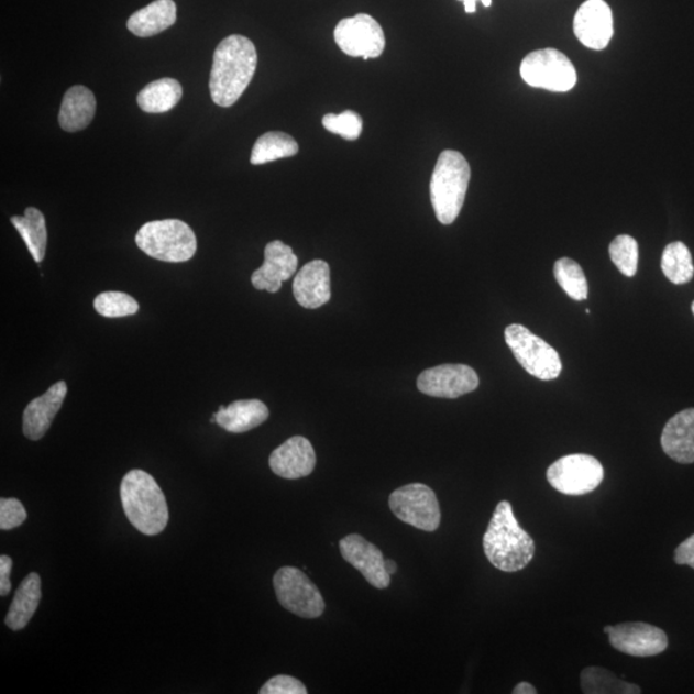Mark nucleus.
<instances>
[{
    "mask_svg": "<svg viewBox=\"0 0 694 694\" xmlns=\"http://www.w3.org/2000/svg\"><path fill=\"white\" fill-rule=\"evenodd\" d=\"M257 53L246 36L231 35L221 41L213 53L210 74V95L213 103L231 107L253 80Z\"/></svg>",
    "mask_w": 694,
    "mask_h": 694,
    "instance_id": "f257e3e1",
    "label": "nucleus"
},
{
    "mask_svg": "<svg viewBox=\"0 0 694 694\" xmlns=\"http://www.w3.org/2000/svg\"><path fill=\"white\" fill-rule=\"evenodd\" d=\"M486 559L495 569L516 572L525 569L536 554V543L517 522L507 500L495 508L483 539Z\"/></svg>",
    "mask_w": 694,
    "mask_h": 694,
    "instance_id": "f03ea898",
    "label": "nucleus"
},
{
    "mask_svg": "<svg viewBox=\"0 0 694 694\" xmlns=\"http://www.w3.org/2000/svg\"><path fill=\"white\" fill-rule=\"evenodd\" d=\"M128 520L144 536H158L169 522V507L162 487L147 472L129 471L120 486Z\"/></svg>",
    "mask_w": 694,
    "mask_h": 694,
    "instance_id": "7ed1b4c3",
    "label": "nucleus"
},
{
    "mask_svg": "<svg viewBox=\"0 0 694 694\" xmlns=\"http://www.w3.org/2000/svg\"><path fill=\"white\" fill-rule=\"evenodd\" d=\"M471 179V167L461 152H441L431 177V203L441 224H453L460 217Z\"/></svg>",
    "mask_w": 694,
    "mask_h": 694,
    "instance_id": "20e7f679",
    "label": "nucleus"
},
{
    "mask_svg": "<svg viewBox=\"0 0 694 694\" xmlns=\"http://www.w3.org/2000/svg\"><path fill=\"white\" fill-rule=\"evenodd\" d=\"M135 243L144 254L165 263H186L197 251L192 228L178 219L150 221L136 233Z\"/></svg>",
    "mask_w": 694,
    "mask_h": 694,
    "instance_id": "39448f33",
    "label": "nucleus"
},
{
    "mask_svg": "<svg viewBox=\"0 0 694 694\" xmlns=\"http://www.w3.org/2000/svg\"><path fill=\"white\" fill-rule=\"evenodd\" d=\"M505 339L521 367L541 381L555 379L561 375L562 362L554 348L521 324L506 328Z\"/></svg>",
    "mask_w": 694,
    "mask_h": 694,
    "instance_id": "423d86ee",
    "label": "nucleus"
},
{
    "mask_svg": "<svg viewBox=\"0 0 694 694\" xmlns=\"http://www.w3.org/2000/svg\"><path fill=\"white\" fill-rule=\"evenodd\" d=\"M520 73L528 86L549 91H569L576 86L577 74L569 57L553 48L529 53Z\"/></svg>",
    "mask_w": 694,
    "mask_h": 694,
    "instance_id": "0eeeda50",
    "label": "nucleus"
},
{
    "mask_svg": "<svg viewBox=\"0 0 694 694\" xmlns=\"http://www.w3.org/2000/svg\"><path fill=\"white\" fill-rule=\"evenodd\" d=\"M274 591L282 607L304 619H317L326 609L318 586L297 568H280L273 577Z\"/></svg>",
    "mask_w": 694,
    "mask_h": 694,
    "instance_id": "6e6552de",
    "label": "nucleus"
},
{
    "mask_svg": "<svg viewBox=\"0 0 694 694\" xmlns=\"http://www.w3.org/2000/svg\"><path fill=\"white\" fill-rule=\"evenodd\" d=\"M392 513L414 528L432 532L439 529L441 510L437 494L425 484L399 487L388 498Z\"/></svg>",
    "mask_w": 694,
    "mask_h": 694,
    "instance_id": "1a4fd4ad",
    "label": "nucleus"
},
{
    "mask_svg": "<svg viewBox=\"0 0 694 694\" xmlns=\"http://www.w3.org/2000/svg\"><path fill=\"white\" fill-rule=\"evenodd\" d=\"M602 463L588 454H571L555 461L547 471L548 483L564 495H585L604 482Z\"/></svg>",
    "mask_w": 694,
    "mask_h": 694,
    "instance_id": "9d476101",
    "label": "nucleus"
},
{
    "mask_svg": "<svg viewBox=\"0 0 694 694\" xmlns=\"http://www.w3.org/2000/svg\"><path fill=\"white\" fill-rule=\"evenodd\" d=\"M334 42L350 57L378 58L386 47L383 27L367 13L343 19L334 29Z\"/></svg>",
    "mask_w": 694,
    "mask_h": 694,
    "instance_id": "9b49d317",
    "label": "nucleus"
},
{
    "mask_svg": "<svg viewBox=\"0 0 694 694\" xmlns=\"http://www.w3.org/2000/svg\"><path fill=\"white\" fill-rule=\"evenodd\" d=\"M480 379L475 370L464 364H442L418 376V390L432 398L456 399L475 392Z\"/></svg>",
    "mask_w": 694,
    "mask_h": 694,
    "instance_id": "f8f14e48",
    "label": "nucleus"
},
{
    "mask_svg": "<svg viewBox=\"0 0 694 694\" xmlns=\"http://www.w3.org/2000/svg\"><path fill=\"white\" fill-rule=\"evenodd\" d=\"M609 643L615 650L635 658H651L667 650V632L646 623H624L616 627H606Z\"/></svg>",
    "mask_w": 694,
    "mask_h": 694,
    "instance_id": "ddd939ff",
    "label": "nucleus"
},
{
    "mask_svg": "<svg viewBox=\"0 0 694 694\" xmlns=\"http://www.w3.org/2000/svg\"><path fill=\"white\" fill-rule=\"evenodd\" d=\"M339 546L342 559L360 571L365 581L377 590L388 588L392 575L386 570L383 552L375 544L360 533H350L340 540Z\"/></svg>",
    "mask_w": 694,
    "mask_h": 694,
    "instance_id": "4468645a",
    "label": "nucleus"
},
{
    "mask_svg": "<svg viewBox=\"0 0 694 694\" xmlns=\"http://www.w3.org/2000/svg\"><path fill=\"white\" fill-rule=\"evenodd\" d=\"M574 33L586 48L605 49L614 36L613 11L605 0H586L574 19Z\"/></svg>",
    "mask_w": 694,
    "mask_h": 694,
    "instance_id": "2eb2a0df",
    "label": "nucleus"
},
{
    "mask_svg": "<svg viewBox=\"0 0 694 694\" xmlns=\"http://www.w3.org/2000/svg\"><path fill=\"white\" fill-rule=\"evenodd\" d=\"M264 264L251 276V284L261 291L276 294L282 284L294 276L299 258L284 242L273 241L265 247Z\"/></svg>",
    "mask_w": 694,
    "mask_h": 694,
    "instance_id": "dca6fc26",
    "label": "nucleus"
},
{
    "mask_svg": "<svg viewBox=\"0 0 694 694\" xmlns=\"http://www.w3.org/2000/svg\"><path fill=\"white\" fill-rule=\"evenodd\" d=\"M317 455L311 442L302 437L288 439L273 450L269 466L273 474L286 480L307 477L316 470Z\"/></svg>",
    "mask_w": 694,
    "mask_h": 694,
    "instance_id": "f3484780",
    "label": "nucleus"
},
{
    "mask_svg": "<svg viewBox=\"0 0 694 694\" xmlns=\"http://www.w3.org/2000/svg\"><path fill=\"white\" fill-rule=\"evenodd\" d=\"M67 384L58 381L48 392L29 403L22 419V431L29 440H41L48 432L67 395Z\"/></svg>",
    "mask_w": 694,
    "mask_h": 694,
    "instance_id": "a211bd4d",
    "label": "nucleus"
},
{
    "mask_svg": "<svg viewBox=\"0 0 694 694\" xmlns=\"http://www.w3.org/2000/svg\"><path fill=\"white\" fill-rule=\"evenodd\" d=\"M297 302L305 309H318L331 300V269L323 261H312L297 273L293 285Z\"/></svg>",
    "mask_w": 694,
    "mask_h": 694,
    "instance_id": "6ab92c4d",
    "label": "nucleus"
},
{
    "mask_svg": "<svg viewBox=\"0 0 694 694\" xmlns=\"http://www.w3.org/2000/svg\"><path fill=\"white\" fill-rule=\"evenodd\" d=\"M663 452L678 463H694V408L679 411L661 434Z\"/></svg>",
    "mask_w": 694,
    "mask_h": 694,
    "instance_id": "aec40b11",
    "label": "nucleus"
},
{
    "mask_svg": "<svg viewBox=\"0 0 694 694\" xmlns=\"http://www.w3.org/2000/svg\"><path fill=\"white\" fill-rule=\"evenodd\" d=\"M269 418V409L262 400H238L228 407H220L211 422L232 433H243L256 429Z\"/></svg>",
    "mask_w": 694,
    "mask_h": 694,
    "instance_id": "412c9836",
    "label": "nucleus"
},
{
    "mask_svg": "<svg viewBox=\"0 0 694 694\" xmlns=\"http://www.w3.org/2000/svg\"><path fill=\"white\" fill-rule=\"evenodd\" d=\"M96 110L97 101L93 91L82 86H75L64 96L58 123L68 133L84 131L93 121Z\"/></svg>",
    "mask_w": 694,
    "mask_h": 694,
    "instance_id": "4be33fe9",
    "label": "nucleus"
},
{
    "mask_svg": "<svg viewBox=\"0 0 694 694\" xmlns=\"http://www.w3.org/2000/svg\"><path fill=\"white\" fill-rule=\"evenodd\" d=\"M177 21V4L173 0H155L132 14L128 21L129 32L135 36H155L172 27Z\"/></svg>",
    "mask_w": 694,
    "mask_h": 694,
    "instance_id": "5701e85b",
    "label": "nucleus"
},
{
    "mask_svg": "<svg viewBox=\"0 0 694 694\" xmlns=\"http://www.w3.org/2000/svg\"><path fill=\"white\" fill-rule=\"evenodd\" d=\"M42 599V581L36 572L29 574L20 584L14 594L9 614L5 616V625L13 631L26 628L36 613Z\"/></svg>",
    "mask_w": 694,
    "mask_h": 694,
    "instance_id": "b1692460",
    "label": "nucleus"
},
{
    "mask_svg": "<svg viewBox=\"0 0 694 694\" xmlns=\"http://www.w3.org/2000/svg\"><path fill=\"white\" fill-rule=\"evenodd\" d=\"M11 223L18 229L35 263H42L47 254L48 232L41 210L27 208L24 217H12Z\"/></svg>",
    "mask_w": 694,
    "mask_h": 694,
    "instance_id": "393cba45",
    "label": "nucleus"
},
{
    "mask_svg": "<svg viewBox=\"0 0 694 694\" xmlns=\"http://www.w3.org/2000/svg\"><path fill=\"white\" fill-rule=\"evenodd\" d=\"M183 89L175 79H159L144 87L136 98L141 109L148 113H164L180 102Z\"/></svg>",
    "mask_w": 694,
    "mask_h": 694,
    "instance_id": "a878e982",
    "label": "nucleus"
},
{
    "mask_svg": "<svg viewBox=\"0 0 694 694\" xmlns=\"http://www.w3.org/2000/svg\"><path fill=\"white\" fill-rule=\"evenodd\" d=\"M299 154V144L291 135L282 132H269L261 136L255 143L251 164L264 165L277 159L293 157Z\"/></svg>",
    "mask_w": 694,
    "mask_h": 694,
    "instance_id": "bb28decb",
    "label": "nucleus"
},
{
    "mask_svg": "<svg viewBox=\"0 0 694 694\" xmlns=\"http://www.w3.org/2000/svg\"><path fill=\"white\" fill-rule=\"evenodd\" d=\"M661 269L671 284H690L694 276V265L689 247L683 242L670 243L663 250Z\"/></svg>",
    "mask_w": 694,
    "mask_h": 694,
    "instance_id": "cd10ccee",
    "label": "nucleus"
},
{
    "mask_svg": "<svg viewBox=\"0 0 694 694\" xmlns=\"http://www.w3.org/2000/svg\"><path fill=\"white\" fill-rule=\"evenodd\" d=\"M582 690L586 694H639L640 689L617 678L612 671L602 668H586L582 671Z\"/></svg>",
    "mask_w": 694,
    "mask_h": 694,
    "instance_id": "c85d7f7f",
    "label": "nucleus"
},
{
    "mask_svg": "<svg viewBox=\"0 0 694 694\" xmlns=\"http://www.w3.org/2000/svg\"><path fill=\"white\" fill-rule=\"evenodd\" d=\"M553 273L557 284L572 300L588 299V280H586L581 265L571 258L562 257L555 262Z\"/></svg>",
    "mask_w": 694,
    "mask_h": 694,
    "instance_id": "c756f323",
    "label": "nucleus"
},
{
    "mask_svg": "<svg viewBox=\"0 0 694 694\" xmlns=\"http://www.w3.org/2000/svg\"><path fill=\"white\" fill-rule=\"evenodd\" d=\"M95 309L104 318H124L136 315L140 304L128 294L107 291L96 297Z\"/></svg>",
    "mask_w": 694,
    "mask_h": 694,
    "instance_id": "7c9ffc66",
    "label": "nucleus"
},
{
    "mask_svg": "<svg viewBox=\"0 0 694 694\" xmlns=\"http://www.w3.org/2000/svg\"><path fill=\"white\" fill-rule=\"evenodd\" d=\"M609 257L624 276L635 277L638 271V242L628 234H621L609 245Z\"/></svg>",
    "mask_w": 694,
    "mask_h": 694,
    "instance_id": "2f4dec72",
    "label": "nucleus"
},
{
    "mask_svg": "<svg viewBox=\"0 0 694 694\" xmlns=\"http://www.w3.org/2000/svg\"><path fill=\"white\" fill-rule=\"evenodd\" d=\"M328 132L342 136L343 140L356 141L363 131V119L360 113L345 111L340 114L328 113L322 120Z\"/></svg>",
    "mask_w": 694,
    "mask_h": 694,
    "instance_id": "473e14b6",
    "label": "nucleus"
},
{
    "mask_svg": "<svg viewBox=\"0 0 694 694\" xmlns=\"http://www.w3.org/2000/svg\"><path fill=\"white\" fill-rule=\"evenodd\" d=\"M26 509L19 499H0V529L9 531L20 528L26 521Z\"/></svg>",
    "mask_w": 694,
    "mask_h": 694,
    "instance_id": "72a5a7b5",
    "label": "nucleus"
},
{
    "mask_svg": "<svg viewBox=\"0 0 694 694\" xmlns=\"http://www.w3.org/2000/svg\"><path fill=\"white\" fill-rule=\"evenodd\" d=\"M261 694H307L308 690L299 679L289 675H277L269 679L262 690Z\"/></svg>",
    "mask_w": 694,
    "mask_h": 694,
    "instance_id": "f704fd0d",
    "label": "nucleus"
},
{
    "mask_svg": "<svg viewBox=\"0 0 694 694\" xmlns=\"http://www.w3.org/2000/svg\"><path fill=\"white\" fill-rule=\"evenodd\" d=\"M13 561L9 555H0V596L7 597L11 593L12 584L10 581Z\"/></svg>",
    "mask_w": 694,
    "mask_h": 694,
    "instance_id": "c9c22d12",
    "label": "nucleus"
},
{
    "mask_svg": "<svg viewBox=\"0 0 694 694\" xmlns=\"http://www.w3.org/2000/svg\"><path fill=\"white\" fill-rule=\"evenodd\" d=\"M674 560L678 564H689L694 569V533L675 549Z\"/></svg>",
    "mask_w": 694,
    "mask_h": 694,
    "instance_id": "e433bc0d",
    "label": "nucleus"
},
{
    "mask_svg": "<svg viewBox=\"0 0 694 694\" xmlns=\"http://www.w3.org/2000/svg\"><path fill=\"white\" fill-rule=\"evenodd\" d=\"M513 693L515 694H537L538 691L536 690V686H533L532 684L528 683V682H521L518 683Z\"/></svg>",
    "mask_w": 694,
    "mask_h": 694,
    "instance_id": "4c0bfd02",
    "label": "nucleus"
},
{
    "mask_svg": "<svg viewBox=\"0 0 694 694\" xmlns=\"http://www.w3.org/2000/svg\"><path fill=\"white\" fill-rule=\"evenodd\" d=\"M461 2L464 3V11H466L467 13L476 12V3L478 2V0H461ZM480 2H483L485 7L492 5V0H480Z\"/></svg>",
    "mask_w": 694,
    "mask_h": 694,
    "instance_id": "58836bf2",
    "label": "nucleus"
},
{
    "mask_svg": "<svg viewBox=\"0 0 694 694\" xmlns=\"http://www.w3.org/2000/svg\"><path fill=\"white\" fill-rule=\"evenodd\" d=\"M386 570L388 574L392 576L398 571V564H396L393 560H386Z\"/></svg>",
    "mask_w": 694,
    "mask_h": 694,
    "instance_id": "ea45409f",
    "label": "nucleus"
},
{
    "mask_svg": "<svg viewBox=\"0 0 694 694\" xmlns=\"http://www.w3.org/2000/svg\"><path fill=\"white\" fill-rule=\"evenodd\" d=\"M692 312H693V316H694V301L692 302Z\"/></svg>",
    "mask_w": 694,
    "mask_h": 694,
    "instance_id": "a19ab883",
    "label": "nucleus"
}]
</instances>
